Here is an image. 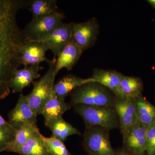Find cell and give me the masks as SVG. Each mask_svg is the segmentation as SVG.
I'll use <instances>...</instances> for the list:
<instances>
[{
	"instance_id": "cell-10",
	"label": "cell",
	"mask_w": 155,
	"mask_h": 155,
	"mask_svg": "<svg viewBox=\"0 0 155 155\" xmlns=\"http://www.w3.org/2000/svg\"><path fill=\"white\" fill-rule=\"evenodd\" d=\"M114 107L119 117L121 133L138 122L136 98L115 96Z\"/></svg>"
},
{
	"instance_id": "cell-28",
	"label": "cell",
	"mask_w": 155,
	"mask_h": 155,
	"mask_svg": "<svg viewBox=\"0 0 155 155\" xmlns=\"http://www.w3.org/2000/svg\"><path fill=\"white\" fill-rule=\"evenodd\" d=\"M116 155H133L127 152V151L125 150L124 149L121 150L116 153Z\"/></svg>"
},
{
	"instance_id": "cell-19",
	"label": "cell",
	"mask_w": 155,
	"mask_h": 155,
	"mask_svg": "<svg viewBox=\"0 0 155 155\" xmlns=\"http://www.w3.org/2000/svg\"><path fill=\"white\" fill-rule=\"evenodd\" d=\"M38 131L17 150L16 153L20 155H53Z\"/></svg>"
},
{
	"instance_id": "cell-22",
	"label": "cell",
	"mask_w": 155,
	"mask_h": 155,
	"mask_svg": "<svg viewBox=\"0 0 155 155\" xmlns=\"http://www.w3.org/2000/svg\"><path fill=\"white\" fill-rule=\"evenodd\" d=\"M28 8L32 14V19L51 15L58 11L56 0H31Z\"/></svg>"
},
{
	"instance_id": "cell-2",
	"label": "cell",
	"mask_w": 155,
	"mask_h": 155,
	"mask_svg": "<svg viewBox=\"0 0 155 155\" xmlns=\"http://www.w3.org/2000/svg\"><path fill=\"white\" fill-rule=\"evenodd\" d=\"M75 113L83 118L86 129L98 126L110 130L120 127L119 117L114 107L74 106Z\"/></svg>"
},
{
	"instance_id": "cell-29",
	"label": "cell",
	"mask_w": 155,
	"mask_h": 155,
	"mask_svg": "<svg viewBox=\"0 0 155 155\" xmlns=\"http://www.w3.org/2000/svg\"><path fill=\"white\" fill-rule=\"evenodd\" d=\"M147 2L154 8H155V0H148Z\"/></svg>"
},
{
	"instance_id": "cell-21",
	"label": "cell",
	"mask_w": 155,
	"mask_h": 155,
	"mask_svg": "<svg viewBox=\"0 0 155 155\" xmlns=\"http://www.w3.org/2000/svg\"><path fill=\"white\" fill-rule=\"evenodd\" d=\"M138 122L147 127L155 122V107L142 96L136 98Z\"/></svg>"
},
{
	"instance_id": "cell-15",
	"label": "cell",
	"mask_w": 155,
	"mask_h": 155,
	"mask_svg": "<svg viewBox=\"0 0 155 155\" xmlns=\"http://www.w3.org/2000/svg\"><path fill=\"white\" fill-rule=\"evenodd\" d=\"M70 105L61 99L55 94L53 88L51 94L42 109L41 115L44 118L45 125H48L54 120L63 117V114L70 109Z\"/></svg>"
},
{
	"instance_id": "cell-18",
	"label": "cell",
	"mask_w": 155,
	"mask_h": 155,
	"mask_svg": "<svg viewBox=\"0 0 155 155\" xmlns=\"http://www.w3.org/2000/svg\"><path fill=\"white\" fill-rule=\"evenodd\" d=\"M143 88V84L139 78L123 75L119 84L118 94L115 96L136 98L141 95Z\"/></svg>"
},
{
	"instance_id": "cell-14",
	"label": "cell",
	"mask_w": 155,
	"mask_h": 155,
	"mask_svg": "<svg viewBox=\"0 0 155 155\" xmlns=\"http://www.w3.org/2000/svg\"><path fill=\"white\" fill-rule=\"evenodd\" d=\"M83 51L71 40L62 50L56 60L55 75L63 69L70 71L73 69L80 59Z\"/></svg>"
},
{
	"instance_id": "cell-16",
	"label": "cell",
	"mask_w": 155,
	"mask_h": 155,
	"mask_svg": "<svg viewBox=\"0 0 155 155\" xmlns=\"http://www.w3.org/2000/svg\"><path fill=\"white\" fill-rule=\"evenodd\" d=\"M122 75L115 70L96 69L94 70L91 78L94 82L104 87L116 96Z\"/></svg>"
},
{
	"instance_id": "cell-12",
	"label": "cell",
	"mask_w": 155,
	"mask_h": 155,
	"mask_svg": "<svg viewBox=\"0 0 155 155\" xmlns=\"http://www.w3.org/2000/svg\"><path fill=\"white\" fill-rule=\"evenodd\" d=\"M49 51L47 48L38 42L27 41L22 47L20 53V62L24 67L40 65L42 62L48 64L51 61L47 58L46 54Z\"/></svg>"
},
{
	"instance_id": "cell-8",
	"label": "cell",
	"mask_w": 155,
	"mask_h": 155,
	"mask_svg": "<svg viewBox=\"0 0 155 155\" xmlns=\"http://www.w3.org/2000/svg\"><path fill=\"white\" fill-rule=\"evenodd\" d=\"M99 25L95 17L85 22H74L72 39L83 51L92 47L99 34Z\"/></svg>"
},
{
	"instance_id": "cell-26",
	"label": "cell",
	"mask_w": 155,
	"mask_h": 155,
	"mask_svg": "<svg viewBox=\"0 0 155 155\" xmlns=\"http://www.w3.org/2000/svg\"><path fill=\"white\" fill-rule=\"evenodd\" d=\"M146 155H155V122L147 127Z\"/></svg>"
},
{
	"instance_id": "cell-13",
	"label": "cell",
	"mask_w": 155,
	"mask_h": 155,
	"mask_svg": "<svg viewBox=\"0 0 155 155\" xmlns=\"http://www.w3.org/2000/svg\"><path fill=\"white\" fill-rule=\"evenodd\" d=\"M42 69L40 65H37L17 69L10 82V87L15 92H22L25 87L33 83L35 79L40 77L39 72Z\"/></svg>"
},
{
	"instance_id": "cell-3",
	"label": "cell",
	"mask_w": 155,
	"mask_h": 155,
	"mask_svg": "<svg viewBox=\"0 0 155 155\" xmlns=\"http://www.w3.org/2000/svg\"><path fill=\"white\" fill-rule=\"evenodd\" d=\"M70 104L114 107L115 95L107 88L94 82L85 84L70 94Z\"/></svg>"
},
{
	"instance_id": "cell-4",
	"label": "cell",
	"mask_w": 155,
	"mask_h": 155,
	"mask_svg": "<svg viewBox=\"0 0 155 155\" xmlns=\"http://www.w3.org/2000/svg\"><path fill=\"white\" fill-rule=\"evenodd\" d=\"M56 60L53 58L51 60L45 74L39 80L34 82L32 91L26 95L29 105L37 116L41 115L42 109L53 91L56 76L54 74Z\"/></svg>"
},
{
	"instance_id": "cell-1",
	"label": "cell",
	"mask_w": 155,
	"mask_h": 155,
	"mask_svg": "<svg viewBox=\"0 0 155 155\" xmlns=\"http://www.w3.org/2000/svg\"><path fill=\"white\" fill-rule=\"evenodd\" d=\"M22 9L14 1H0V98L10 91V84L21 65L20 53L28 39L16 20Z\"/></svg>"
},
{
	"instance_id": "cell-24",
	"label": "cell",
	"mask_w": 155,
	"mask_h": 155,
	"mask_svg": "<svg viewBox=\"0 0 155 155\" xmlns=\"http://www.w3.org/2000/svg\"><path fill=\"white\" fill-rule=\"evenodd\" d=\"M43 140L53 155H72L67 150L64 142L52 136L47 137L42 135Z\"/></svg>"
},
{
	"instance_id": "cell-11",
	"label": "cell",
	"mask_w": 155,
	"mask_h": 155,
	"mask_svg": "<svg viewBox=\"0 0 155 155\" xmlns=\"http://www.w3.org/2000/svg\"><path fill=\"white\" fill-rule=\"evenodd\" d=\"M37 116L29 105L26 95L21 94L16 107L10 114L9 125L16 130L27 124L37 125Z\"/></svg>"
},
{
	"instance_id": "cell-17",
	"label": "cell",
	"mask_w": 155,
	"mask_h": 155,
	"mask_svg": "<svg viewBox=\"0 0 155 155\" xmlns=\"http://www.w3.org/2000/svg\"><path fill=\"white\" fill-rule=\"evenodd\" d=\"M90 82H94L91 77L83 78L75 75H68L54 84V91L59 98L65 100V98L75 89Z\"/></svg>"
},
{
	"instance_id": "cell-23",
	"label": "cell",
	"mask_w": 155,
	"mask_h": 155,
	"mask_svg": "<svg viewBox=\"0 0 155 155\" xmlns=\"http://www.w3.org/2000/svg\"><path fill=\"white\" fill-rule=\"evenodd\" d=\"M47 127L51 131L53 136L63 142L70 136L81 134L78 129L65 121L63 117L51 122Z\"/></svg>"
},
{
	"instance_id": "cell-9",
	"label": "cell",
	"mask_w": 155,
	"mask_h": 155,
	"mask_svg": "<svg viewBox=\"0 0 155 155\" xmlns=\"http://www.w3.org/2000/svg\"><path fill=\"white\" fill-rule=\"evenodd\" d=\"M147 126L137 122L122 133L123 149L133 155H146Z\"/></svg>"
},
{
	"instance_id": "cell-27",
	"label": "cell",
	"mask_w": 155,
	"mask_h": 155,
	"mask_svg": "<svg viewBox=\"0 0 155 155\" xmlns=\"http://www.w3.org/2000/svg\"><path fill=\"white\" fill-rule=\"evenodd\" d=\"M11 127L5 121L4 118L0 115V127Z\"/></svg>"
},
{
	"instance_id": "cell-5",
	"label": "cell",
	"mask_w": 155,
	"mask_h": 155,
	"mask_svg": "<svg viewBox=\"0 0 155 155\" xmlns=\"http://www.w3.org/2000/svg\"><path fill=\"white\" fill-rule=\"evenodd\" d=\"M83 146L89 155H116L111 145L109 131L101 127L87 128L83 135Z\"/></svg>"
},
{
	"instance_id": "cell-6",
	"label": "cell",
	"mask_w": 155,
	"mask_h": 155,
	"mask_svg": "<svg viewBox=\"0 0 155 155\" xmlns=\"http://www.w3.org/2000/svg\"><path fill=\"white\" fill-rule=\"evenodd\" d=\"M64 19V14L58 11L48 16L31 19L23 30L28 40L38 41L51 33Z\"/></svg>"
},
{
	"instance_id": "cell-7",
	"label": "cell",
	"mask_w": 155,
	"mask_h": 155,
	"mask_svg": "<svg viewBox=\"0 0 155 155\" xmlns=\"http://www.w3.org/2000/svg\"><path fill=\"white\" fill-rule=\"evenodd\" d=\"M74 22L61 23L47 36L35 41L45 46L52 53L53 59H57L62 50L72 40Z\"/></svg>"
},
{
	"instance_id": "cell-25",
	"label": "cell",
	"mask_w": 155,
	"mask_h": 155,
	"mask_svg": "<svg viewBox=\"0 0 155 155\" xmlns=\"http://www.w3.org/2000/svg\"><path fill=\"white\" fill-rule=\"evenodd\" d=\"M16 131L12 127H0V151L5 150L8 144L14 139Z\"/></svg>"
},
{
	"instance_id": "cell-20",
	"label": "cell",
	"mask_w": 155,
	"mask_h": 155,
	"mask_svg": "<svg viewBox=\"0 0 155 155\" xmlns=\"http://www.w3.org/2000/svg\"><path fill=\"white\" fill-rule=\"evenodd\" d=\"M38 131L37 125L27 124L22 126L17 130L14 139L8 144L5 150L16 153Z\"/></svg>"
}]
</instances>
